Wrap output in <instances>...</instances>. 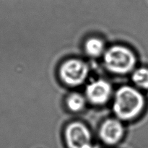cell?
Here are the masks:
<instances>
[{"label": "cell", "mask_w": 148, "mask_h": 148, "mask_svg": "<svg viewBox=\"0 0 148 148\" xmlns=\"http://www.w3.org/2000/svg\"><path fill=\"white\" fill-rule=\"evenodd\" d=\"M124 132L125 130L121 120L117 118H109L101 123L98 136L103 144L114 146L122 140Z\"/></svg>", "instance_id": "obj_5"}, {"label": "cell", "mask_w": 148, "mask_h": 148, "mask_svg": "<svg viewBox=\"0 0 148 148\" xmlns=\"http://www.w3.org/2000/svg\"><path fill=\"white\" fill-rule=\"evenodd\" d=\"M145 106L144 95L135 87L123 85L114 93L112 109L116 118L121 121L137 118L143 112Z\"/></svg>", "instance_id": "obj_1"}, {"label": "cell", "mask_w": 148, "mask_h": 148, "mask_svg": "<svg viewBox=\"0 0 148 148\" xmlns=\"http://www.w3.org/2000/svg\"><path fill=\"white\" fill-rule=\"evenodd\" d=\"M87 103L88 101L85 95L76 92L68 95L65 101L66 108L72 113H79L83 111L86 107Z\"/></svg>", "instance_id": "obj_8"}, {"label": "cell", "mask_w": 148, "mask_h": 148, "mask_svg": "<svg viewBox=\"0 0 148 148\" xmlns=\"http://www.w3.org/2000/svg\"><path fill=\"white\" fill-rule=\"evenodd\" d=\"M106 49L103 40L96 36L88 38L84 43V51L87 56L91 58L101 57Z\"/></svg>", "instance_id": "obj_7"}, {"label": "cell", "mask_w": 148, "mask_h": 148, "mask_svg": "<svg viewBox=\"0 0 148 148\" xmlns=\"http://www.w3.org/2000/svg\"><path fill=\"white\" fill-rule=\"evenodd\" d=\"M132 81L138 89L148 90V68L140 67L134 69Z\"/></svg>", "instance_id": "obj_9"}, {"label": "cell", "mask_w": 148, "mask_h": 148, "mask_svg": "<svg viewBox=\"0 0 148 148\" xmlns=\"http://www.w3.org/2000/svg\"><path fill=\"white\" fill-rule=\"evenodd\" d=\"M113 94L111 83L103 79H98L90 82L85 88L87 101L95 106L106 103Z\"/></svg>", "instance_id": "obj_6"}, {"label": "cell", "mask_w": 148, "mask_h": 148, "mask_svg": "<svg viewBox=\"0 0 148 148\" xmlns=\"http://www.w3.org/2000/svg\"><path fill=\"white\" fill-rule=\"evenodd\" d=\"M64 139L68 148H98L92 143L88 126L81 121H72L65 127Z\"/></svg>", "instance_id": "obj_4"}, {"label": "cell", "mask_w": 148, "mask_h": 148, "mask_svg": "<svg viewBox=\"0 0 148 148\" xmlns=\"http://www.w3.org/2000/svg\"><path fill=\"white\" fill-rule=\"evenodd\" d=\"M103 59L106 70L117 75L132 72L137 64V57L134 51L127 46L120 44L106 49Z\"/></svg>", "instance_id": "obj_2"}, {"label": "cell", "mask_w": 148, "mask_h": 148, "mask_svg": "<svg viewBox=\"0 0 148 148\" xmlns=\"http://www.w3.org/2000/svg\"><path fill=\"white\" fill-rule=\"evenodd\" d=\"M90 73L88 64L84 60L71 58L64 61L59 67V79L65 85L78 87L86 81Z\"/></svg>", "instance_id": "obj_3"}]
</instances>
